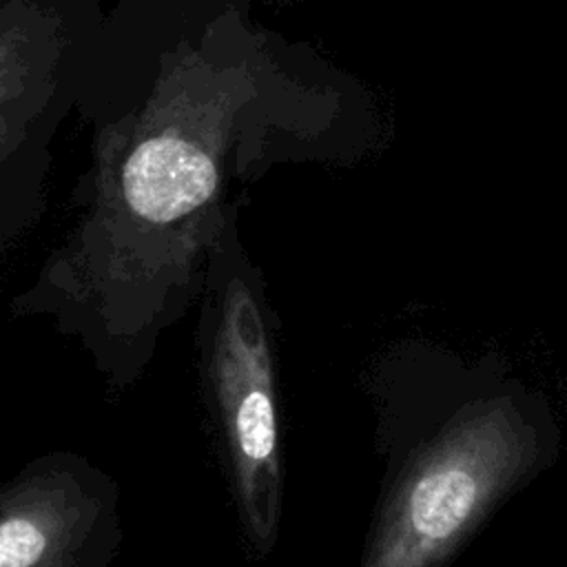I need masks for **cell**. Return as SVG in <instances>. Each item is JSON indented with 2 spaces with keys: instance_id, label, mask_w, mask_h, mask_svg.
<instances>
[{
  "instance_id": "cell-5",
  "label": "cell",
  "mask_w": 567,
  "mask_h": 567,
  "mask_svg": "<svg viewBox=\"0 0 567 567\" xmlns=\"http://www.w3.org/2000/svg\"><path fill=\"white\" fill-rule=\"evenodd\" d=\"M122 547L117 481L51 450L0 481V567H111Z\"/></svg>"
},
{
  "instance_id": "cell-2",
  "label": "cell",
  "mask_w": 567,
  "mask_h": 567,
  "mask_svg": "<svg viewBox=\"0 0 567 567\" xmlns=\"http://www.w3.org/2000/svg\"><path fill=\"white\" fill-rule=\"evenodd\" d=\"M241 206L217 235L199 292L197 374L208 434L250 558L266 560L284 512L277 334L264 270L239 230Z\"/></svg>"
},
{
  "instance_id": "cell-4",
  "label": "cell",
  "mask_w": 567,
  "mask_h": 567,
  "mask_svg": "<svg viewBox=\"0 0 567 567\" xmlns=\"http://www.w3.org/2000/svg\"><path fill=\"white\" fill-rule=\"evenodd\" d=\"M525 452V432L505 408L458 423L385 507L363 567H432L520 467Z\"/></svg>"
},
{
  "instance_id": "cell-3",
  "label": "cell",
  "mask_w": 567,
  "mask_h": 567,
  "mask_svg": "<svg viewBox=\"0 0 567 567\" xmlns=\"http://www.w3.org/2000/svg\"><path fill=\"white\" fill-rule=\"evenodd\" d=\"M104 13L102 0H0V264L47 213L53 144Z\"/></svg>"
},
{
  "instance_id": "cell-1",
  "label": "cell",
  "mask_w": 567,
  "mask_h": 567,
  "mask_svg": "<svg viewBox=\"0 0 567 567\" xmlns=\"http://www.w3.org/2000/svg\"><path fill=\"white\" fill-rule=\"evenodd\" d=\"M75 113L89 166L75 224L9 301L78 341L111 394L133 388L162 334L199 299L210 248L255 184L330 159L346 86L252 0H115Z\"/></svg>"
}]
</instances>
